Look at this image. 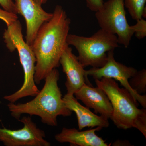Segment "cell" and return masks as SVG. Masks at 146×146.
<instances>
[{
  "mask_svg": "<svg viewBox=\"0 0 146 146\" xmlns=\"http://www.w3.org/2000/svg\"><path fill=\"white\" fill-rule=\"evenodd\" d=\"M48 21L40 28L32 44L36 58L34 80L39 84L47 75L60 65V60L68 45L71 20L61 6L57 5Z\"/></svg>",
  "mask_w": 146,
  "mask_h": 146,
  "instance_id": "obj_1",
  "label": "cell"
},
{
  "mask_svg": "<svg viewBox=\"0 0 146 146\" xmlns=\"http://www.w3.org/2000/svg\"><path fill=\"white\" fill-rule=\"evenodd\" d=\"M59 75L56 68L51 71L44 79L43 88L30 101L17 104L9 102L7 106L11 116L18 120L24 114L38 116L42 123L53 127L57 125L58 116H70L72 112L65 106L58 87Z\"/></svg>",
  "mask_w": 146,
  "mask_h": 146,
  "instance_id": "obj_2",
  "label": "cell"
},
{
  "mask_svg": "<svg viewBox=\"0 0 146 146\" xmlns=\"http://www.w3.org/2000/svg\"><path fill=\"white\" fill-rule=\"evenodd\" d=\"M98 87L104 91L112 105L110 119L118 128H134L146 138V110L139 109L137 101L125 88H121L115 80L102 78L95 80Z\"/></svg>",
  "mask_w": 146,
  "mask_h": 146,
  "instance_id": "obj_3",
  "label": "cell"
},
{
  "mask_svg": "<svg viewBox=\"0 0 146 146\" xmlns=\"http://www.w3.org/2000/svg\"><path fill=\"white\" fill-rule=\"evenodd\" d=\"M7 26L3 35L6 46L11 52L17 50L24 71V82L21 88L3 98L9 102L16 103L25 97H35L39 92L34 80L36 58L31 46L24 40L19 20Z\"/></svg>",
  "mask_w": 146,
  "mask_h": 146,
  "instance_id": "obj_4",
  "label": "cell"
},
{
  "mask_svg": "<svg viewBox=\"0 0 146 146\" xmlns=\"http://www.w3.org/2000/svg\"><path fill=\"white\" fill-rule=\"evenodd\" d=\"M67 42L76 48L79 61L84 68L103 67L107 61V53L119 46L117 35L101 29L89 37L69 34Z\"/></svg>",
  "mask_w": 146,
  "mask_h": 146,
  "instance_id": "obj_5",
  "label": "cell"
},
{
  "mask_svg": "<svg viewBox=\"0 0 146 146\" xmlns=\"http://www.w3.org/2000/svg\"><path fill=\"white\" fill-rule=\"evenodd\" d=\"M125 7L124 0H108L95 16L100 29L117 35L119 44L127 48L134 32L128 23Z\"/></svg>",
  "mask_w": 146,
  "mask_h": 146,
  "instance_id": "obj_6",
  "label": "cell"
},
{
  "mask_svg": "<svg viewBox=\"0 0 146 146\" xmlns=\"http://www.w3.org/2000/svg\"><path fill=\"white\" fill-rule=\"evenodd\" d=\"M135 68L117 62L114 58V51L107 53V60L103 67L100 68H92L85 70L86 76H92L96 79L102 78H110L119 82L121 85L128 90L133 98L138 102L144 108H146V96L140 95L133 90L129 83V80L137 72Z\"/></svg>",
  "mask_w": 146,
  "mask_h": 146,
  "instance_id": "obj_7",
  "label": "cell"
},
{
  "mask_svg": "<svg viewBox=\"0 0 146 146\" xmlns=\"http://www.w3.org/2000/svg\"><path fill=\"white\" fill-rule=\"evenodd\" d=\"M23 125L20 129L0 128V142L6 146H50L44 131L40 129L30 117L18 120Z\"/></svg>",
  "mask_w": 146,
  "mask_h": 146,
  "instance_id": "obj_8",
  "label": "cell"
},
{
  "mask_svg": "<svg viewBox=\"0 0 146 146\" xmlns=\"http://www.w3.org/2000/svg\"><path fill=\"white\" fill-rule=\"evenodd\" d=\"M14 1L18 14L22 15L25 21V41L31 46L39 29L51 18L53 13L46 11L33 0Z\"/></svg>",
  "mask_w": 146,
  "mask_h": 146,
  "instance_id": "obj_9",
  "label": "cell"
},
{
  "mask_svg": "<svg viewBox=\"0 0 146 146\" xmlns=\"http://www.w3.org/2000/svg\"><path fill=\"white\" fill-rule=\"evenodd\" d=\"M60 64L66 75V94L74 96L76 92L85 84L91 86L86 76V70L79 61L77 56L73 53L72 50L70 46L66 47L61 56Z\"/></svg>",
  "mask_w": 146,
  "mask_h": 146,
  "instance_id": "obj_10",
  "label": "cell"
},
{
  "mask_svg": "<svg viewBox=\"0 0 146 146\" xmlns=\"http://www.w3.org/2000/svg\"><path fill=\"white\" fill-rule=\"evenodd\" d=\"M89 108L108 119H111L113 108L111 102L104 91L99 87H94L85 84L74 94Z\"/></svg>",
  "mask_w": 146,
  "mask_h": 146,
  "instance_id": "obj_11",
  "label": "cell"
},
{
  "mask_svg": "<svg viewBox=\"0 0 146 146\" xmlns=\"http://www.w3.org/2000/svg\"><path fill=\"white\" fill-rule=\"evenodd\" d=\"M102 129L96 127L80 131L75 128L63 127L60 133L55 135L54 138L59 143H69L73 146H108L106 141L96 133Z\"/></svg>",
  "mask_w": 146,
  "mask_h": 146,
  "instance_id": "obj_12",
  "label": "cell"
},
{
  "mask_svg": "<svg viewBox=\"0 0 146 146\" xmlns=\"http://www.w3.org/2000/svg\"><path fill=\"white\" fill-rule=\"evenodd\" d=\"M65 106L76 115L78 129L82 130L86 127L107 128L109 126L108 119L102 116L94 114L89 109L80 104L74 96L65 94L63 98Z\"/></svg>",
  "mask_w": 146,
  "mask_h": 146,
  "instance_id": "obj_13",
  "label": "cell"
},
{
  "mask_svg": "<svg viewBox=\"0 0 146 146\" xmlns=\"http://www.w3.org/2000/svg\"><path fill=\"white\" fill-rule=\"evenodd\" d=\"M146 0H124L125 7L133 20L146 18Z\"/></svg>",
  "mask_w": 146,
  "mask_h": 146,
  "instance_id": "obj_14",
  "label": "cell"
},
{
  "mask_svg": "<svg viewBox=\"0 0 146 146\" xmlns=\"http://www.w3.org/2000/svg\"><path fill=\"white\" fill-rule=\"evenodd\" d=\"M131 88L140 95L146 92V70L144 69L137 71L134 75L129 80Z\"/></svg>",
  "mask_w": 146,
  "mask_h": 146,
  "instance_id": "obj_15",
  "label": "cell"
},
{
  "mask_svg": "<svg viewBox=\"0 0 146 146\" xmlns=\"http://www.w3.org/2000/svg\"><path fill=\"white\" fill-rule=\"evenodd\" d=\"M136 23L131 26L134 34L137 39H142L146 36V21L143 18L136 20Z\"/></svg>",
  "mask_w": 146,
  "mask_h": 146,
  "instance_id": "obj_16",
  "label": "cell"
},
{
  "mask_svg": "<svg viewBox=\"0 0 146 146\" xmlns=\"http://www.w3.org/2000/svg\"><path fill=\"white\" fill-rule=\"evenodd\" d=\"M0 19L3 21L7 26L17 21L18 16L17 14L11 13L0 8Z\"/></svg>",
  "mask_w": 146,
  "mask_h": 146,
  "instance_id": "obj_17",
  "label": "cell"
},
{
  "mask_svg": "<svg viewBox=\"0 0 146 146\" xmlns=\"http://www.w3.org/2000/svg\"><path fill=\"white\" fill-rule=\"evenodd\" d=\"M0 5L3 9L16 14H18V10L13 0H0Z\"/></svg>",
  "mask_w": 146,
  "mask_h": 146,
  "instance_id": "obj_18",
  "label": "cell"
},
{
  "mask_svg": "<svg viewBox=\"0 0 146 146\" xmlns=\"http://www.w3.org/2000/svg\"><path fill=\"white\" fill-rule=\"evenodd\" d=\"M104 3L103 0H86L87 7L91 11L95 12L102 8Z\"/></svg>",
  "mask_w": 146,
  "mask_h": 146,
  "instance_id": "obj_19",
  "label": "cell"
},
{
  "mask_svg": "<svg viewBox=\"0 0 146 146\" xmlns=\"http://www.w3.org/2000/svg\"><path fill=\"white\" fill-rule=\"evenodd\" d=\"M35 2L38 4L39 5L42 6L45 4L47 2L48 0H33Z\"/></svg>",
  "mask_w": 146,
  "mask_h": 146,
  "instance_id": "obj_20",
  "label": "cell"
}]
</instances>
